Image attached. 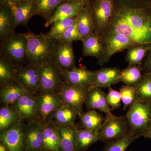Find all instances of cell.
<instances>
[{"label": "cell", "instance_id": "cell-1", "mask_svg": "<svg viewBox=\"0 0 151 151\" xmlns=\"http://www.w3.org/2000/svg\"><path fill=\"white\" fill-rule=\"evenodd\" d=\"M113 32L125 35L137 45L151 44L149 0H114L113 18L106 33Z\"/></svg>", "mask_w": 151, "mask_h": 151}, {"label": "cell", "instance_id": "cell-2", "mask_svg": "<svg viewBox=\"0 0 151 151\" xmlns=\"http://www.w3.org/2000/svg\"><path fill=\"white\" fill-rule=\"evenodd\" d=\"M24 35L28 40L25 65L41 67L52 62L56 40L42 33L35 35L29 32Z\"/></svg>", "mask_w": 151, "mask_h": 151}, {"label": "cell", "instance_id": "cell-3", "mask_svg": "<svg viewBox=\"0 0 151 151\" xmlns=\"http://www.w3.org/2000/svg\"><path fill=\"white\" fill-rule=\"evenodd\" d=\"M126 116L130 132L139 137H145L151 127V102L134 101L130 106Z\"/></svg>", "mask_w": 151, "mask_h": 151}, {"label": "cell", "instance_id": "cell-4", "mask_svg": "<svg viewBox=\"0 0 151 151\" xmlns=\"http://www.w3.org/2000/svg\"><path fill=\"white\" fill-rule=\"evenodd\" d=\"M28 40L24 34L15 33L1 41L0 57L15 66L25 65Z\"/></svg>", "mask_w": 151, "mask_h": 151}, {"label": "cell", "instance_id": "cell-5", "mask_svg": "<svg viewBox=\"0 0 151 151\" xmlns=\"http://www.w3.org/2000/svg\"><path fill=\"white\" fill-rule=\"evenodd\" d=\"M89 3L95 33L100 37L110 27L114 12V0H91Z\"/></svg>", "mask_w": 151, "mask_h": 151}, {"label": "cell", "instance_id": "cell-6", "mask_svg": "<svg viewBox=\"0 0 151 151\" xmlns=\"http://www.w3.org/2000/svg\"><path fill=\"white\" fill-rule=\"evenodd\" d=\"M100 39L103 45V52L97 61V64L99 65H103L108 62L115 53L137 45L127 36L118 33H105Z\"/></svg>", "mask_w": 151, "mask_h": 151}, {"label": "cell", "instance_id": "cell-7", "mask_svg": "<svg viewBox=\"0 0 151 151\" xmlns=\"http://www.w3.org/2000/svg\"><path fill=\"white\" fill-rule=\"evenodd\" d=\"M129 132V125L126 116L106 115L100 131V141L106 143L116 140L126 136Z\"/></svg>", "mask_w": 151, "mask_h": 151}, {"label": "cell", "instance_id": "cell-8", "mask_svg": "<svg viewBox=\"0 0 151 151\" xmlns=\"http://www.w3.org/2000/svg\"><path fill=\"white\" fill-rule=\"evenodd\" d=\"M40 67L22 65L16 66L14 81L30 92L36 95L40 91Z\"/></svg>", "mask_w": 151, "mask_h": 151}, {"label": "cell", "instance_id": "cell-9", "mask_svg": "<svg viewBox=\"0 0 151 151\" xmlns=\"http://www.w3.org/2000/svg\"><path fill=\"white\" fill-rule=\"evenodd\" d=\"M40 91L60 93L65 85L61 76V70L52 62L40 67Z\"/></svg>", "mask_w": 151, "mask_h": 151}, {"label": "cell", "instance_id": "cell-10", "mask_svg": "<svg viewBox=\"0 0 151 151\" xmlns=\"http://www.w3.org/2000/svg\"><path fill=\"white\" fill-rule=\"evenodd\" d=\"M26 122L24 131L23 151H43L42 122L40 119Z\"/></svg>", "mask_w": 151, "mask_h": 151}, {"label": "cell", "instance_id": "cell-11", "mask_svg": "<svg viewBox=\"0 0 151 151\" xmlns=\"http://www.w3.org/2000/svg\"><path fill=\"white\" fill-rule=\"evenodd\" d=\"M40 120L46 122L49 116L63 104L60 93L51 91H40L35 95Z\"/></svg>", "mask_w": 151, "mask_h": 151}, {"label": "cell", "instance_id": "cell-12", "mask_svg": "<svg viewBox=\"0 0 151 151\" xmlns=\"http://www.w3.org/2000/svg\"><path fill=\"white\" fill-rule=\"evenodd\" d=\"M25 122L20 119L1 132L0 141L10 151H23L24 131Z\"/></svg>", "mask_w": 151, "mask_h": 151}, {"label": "cell", "instance_id": "cell-13", "mask_svg": "<svg viewBox=\"0 0 151 151\" xmlns=\"http://www.w3.org/2000/svg\"><path fill=\"white\" fill-rule=\"evenodd\" d=\"M10 105L17 113L20 119L25 122L40 119L35 94L27 92Z\"/></svg>", "mask_w": 151, "mask_h": 151}, {"label": "cell", "instance_id": "cell-14", "mask_svg": "<svg viewBox=\"0 0 151 151\" xmlns=\"http://www.w3.org/2000/svg\"><path fill=\"white\" fill-rule=\"evenodd\" d=\"M89 87V86H71L65 84L60 93L62 97L63 103L73 107L80 116L83 113L82 108Z\"/></svg>", "mask_w": 151, "mask_h": 151}, {"label": "cell", "instance_id": "cell-15", "mask_svg": "<svg viewBox=\"0 0 151 151\" xmlns=\"http://www.w3.org/2000/svg\"><path fill=\"white\" fill-rule=\"evenodd\" d=\"M56 42L52 62L61 70H69L76 67L72 42Z\"/></svg>", "mask_w": 151, "mask_h": 151}, {"label": "cell", "instance_id": "cell-16", "mask_svg": "<svg viewBox=\"0 0 151 151\" xmlns=\"http://www.w3.org/2000/svg\"><path fill=\"white\" fill-rule=\"evenodd\" d=\"M61 74L63 81L67 85L87 86L94 82V72L88 70L85 66L61 70Z\"/></svg>", "mask_w": 151, "mask_h": 151}, {"label": "cell", "instance_id": "cell-17", "mask_svg": "<svg viewBox=\"0 0 151 151\" xmlns=\"http://www.w3.org/2000/svg\"><path fill=\"white\" fill-rule=\"evenodd\" d=\"M84 104L88 111L97 109L106 115L112 114L107 102V94L100 87L93 84L89 86Z\"/></svg>", "mask_w": 151, "mask_h": 151}, {"label": "cell", "instance_id": "cell-18", "mask_svg": "<svg viewBox=\"0 0 151 151\" xmlns=\"http://www.w3.org/2000/svg\"><path fill=\"white\" fill-rule=\"evenodd\" d=\"M122 70L117 67H106L95 70L93 85L106 88L121 81Z\"/></svg>", "mask_w": 151, "mask_h": 151}, {"label": "cell", "instance_id": "cell-19", "mask_svg": "<svg viewBox=\"0 0 151 151\" xmlns=\"http://www.w3.org/2000/svg\"><path fill=\"white\" fill-rule=\"evenodd\" d=\"M36 0H24L14 4L9 5L17 26H24L27 27L30 19L34 16Z\"/></svg>", "mask_w": 151, "mask_h": 151}, {"label": "cell", "instance_id": "cell-20", "mask_svg": "<svg viewBox=\"0 0 151 151\" xmlns=\"http://www.w3.org/2000/svg\"><path fill=\"white\" fill-rule=\"evenodd\" d=\"M17 27L10 6L0 4V41L16 33Z\"/></svg>", "mask_w": 151, "mask_h": 151}, {"label": "cell", "instance_id": "cell-21", "mask_svg": "<svg viewBox=\"0 0 151 151\" xmlns=\"http://www.w3.org/2000/svg\"><path fill=\"white\" fill-rule=\"evenodd\" d=\"M55 124L60 138V151H78L76 141L77 127L75 124L66 126Z\"/></svg>", "mask_w": 151, "mask_h": 151}, {"label": "cell", "instance_id": "cell-22", "mask_svg": "<svg viewBox=\"0 0 151 151\" xmlns=\"http://www.w3.org/2000/svg\"><path fill=\"white\" fill-rule=\"evenodd\" d=\"M42 122L43 151H60V138L56 124L52 122Z\"/></svg>", "mask_w": 151, "mask_h": 151}, {"label": "cell", "instance_id": "cell-23", "mask_svg": "<svg viewBox=\"0 0 151 151\" xmlns=\"http://www.w3.org/2000/svg\"><path fill=\"white\" fill-rule=\"evenodd\" d=\"M78 116V113L74 108L63 103L49 116L46 122L65 126L73 125Z\"/></svg>", "mask_w": 151, "mask_h": 151}, {"label": "cell", "instance_id": "cell-24", "mask_svg": "<svg viewBox=\"0 0 151 151\" xmlns=\"http://www.w3.org/2000/svg\"><path fill=\"white\" fill-rule=\"evenodd\" d=\"M89 2L82 6L76 17L78 31L82 38L95 33Z\"/></svg>", "mask_w": 151, "mask_h": 151}, {"label": "cell", "instance_id": "cell-25", "mask_svg": "<svg viewBox=\"0 0 151 151\" xmlns=\"http://www.w3.org/2000/svg\"><path fill=\"white\" fill-rule=\"evenodd\" d=\"M83 5L65 1L58 7L51 17L46 21L45 26L47 27L53 24L55 22L75 17Z\"/></svg>", "mask_w": 151, "mask_h": 151}, {"label": "cell", "instance_id": "cell-26", "mask_svg": "<svg viewBox=\"0 0 151 151\" xmlns=\"http://www.w3.org/2000/svg\"><path fill=\"white\" fill-rule=\"evenodd\" d=\"M28 92L15 81L1 86V104L2 105H12L22 96Z\"/></svg>", "mask_w": 151, "mask_h": 151}, {"label": "cell", "instance_id": "cell-27", "mask_svg": "<svg viewBox=\"0 0 151 151\" xmlns=\"http://www.w3.org/2000/svg\"><path fill=\"white\" fill-rule=\"evenodd\" d=\"M82 51L84 56H92L100 59L103 52V47L100 37L95 33L82 38Z\"/></svg>", "mask_w": 151, "mask_h": 151}, {"label": "cell", "instance_id": "cell-28", "mask_svg": "<svg viewBox=\"0 0 151 151\" xmlns=\"http://www.w3.org/2000/svg\"><path fill=\"white\" fill-rule=\"evenodd\" d=\"M80 122L83 129L100 132L105 120L103 115L94 110L83 112L79 116Z\"/></svg>", "mask_w": 151, "mask_h": 151}, {"label": "cell", "instance_id": "cell-29", "mask_svg": "<svg viewBox=\"0 0 151 151\" xmlns=\"http://www.w3.org/2000/svg\"><path fill=\"white\" fill-rule=\"evenodd\" d=\"M78 151H85L93 144L100 141V132L86 129H77L76 134Z\"/></svg>", "mask_w": 151, "mask_h": 151}, {"label": "cell", "instance_id": "cell-30", "mask_svg": "<svg viewBox=\"0 0 151 151\" xmlns=\"http://www.w3.org/2000/svg\"><path fill=\"white\" fill-rule=\"evenodd\" d=\"M65 0H36L34 15H40L48 21L58 7Z\"/></svg>", "mask_w": 151, "mask_h": 151}, {"label": "cell", "instance_id": "cell-31", "mask_svg": "<svg viewBox=\"0 0 151 151\" xmlns=\"http://www.w3.org/2000/svg\"><path fill=\"white\" fill-rule=\"evenodd\" d=\"M127 50L126 59L129 65H142L146 56L151 50V44L138 45Z\"/></svg>", "mask_w": 151, "mask_h": 151}, {"label": "cell", "instance_id": "cell-32", "mask_svg": "<svg viewBox=\"0 0 151 151\" xmlns=\"http://www.w3.org/2000/svg\"><path fill=\"white\" fill-rule=\"evenodd\" d=\"M142 65H129L122 70L121 81L126 85L136 86L142 79L144 73Z\"/></svg>", "mask_w": 151, "mask_h": 151}, {"label": "cell", "instance_id": "cell-33", "mask_svg": "<svg viewBox=\"0 0 151 151\" xmlns=\"http://www.w3.org/2000/svg\"><path fill=\"white\" fill-rule=\"evenodd\" d=\"M136 89L134 101L151 102V73L144 72L142 79Z\"/></svg>", "mask_w": 151, "mask_h": 151}, {"label": "cell", "instance_id": "cell-34", "mask_svg": "<svg viewBox=\"0 0 151 151\" xmlns=\"http://www.w3.org/2000/svg\"><path fill=\"white\" fill-rule=\"evenodd\" d=\"M20 120L18 115L10 105H2L0 108V132L8 129Z\"/></svg>", "mask_w": 151, "mask_h": 151}, {"label": "cell", "instance_id": "cell-35", "mask_svg": "<svg viewBox=\"0 0 151 151\" xmlns=\"http://www.w3.org/2000/svg\"><path fill=\"white\" fill-rule=\"evenodd\" d=\"M139 137L129 132L123 137L105 143L104 149L102 151H125L128 147Z\"/></svg>", "mask_w": 151, "mask_h": 151}, {"label": "cell", "instance_id": "cell-36", "mask_svg": "<svg viewBox=\"0 0 151 151\" xmlns=\"http://www.w3.org/2000/svg\"><path fill=\"white\" fill-rule=\"evenodd\" d=\"M15 69L12 63L0 57V87L14 81Z\"/></svg>", "mask_w": 151, "mask_h": 151}, {"label": "cell", "instance_id": "cell-37", "mask_svg": "<svg viewBox=\"0 0 151 151\" xmlns=\"http://www.w3.org/2000/svg\"><path fill=\"white\" fill-rule=\"evenodd\" d=\"M76 20V17L55 22L50 31L45 34L53 40H57L63 34L68 28L75 23Z\"/></svg>", "mask_w": 151, "mask_h": 151}, {"label": "cell", "instance_id": "cell-38", "mask_svg": "<svg viewBox=\"0 0 151 151\" xmlns=\"http://www.w3.org/2000/svg\"><path fill=\"white\" fill-rule=\"evenodd\" d=\"M136 86L123 85L120 89L122 101L124 104V110L131 106L134 101L136 95Z\"/></svg>", "mask_w": 151, "mask_h": 151}, {"label": "cell", "instance_id": "cell-39", "mask_svg": "<svg viewBox=\"0 0 151 151\" xmlns=\"http://www.w3.org/2000/svg\"><path fill=\"white\" fill-rule=\"evenodd\" d=\"M82 39V37L78 31L76 20L75 23L68 28L63 34L57 40L73 42L74 41H81Z\"/></svg>", "mask_w": 151, "mask_h": 151}, {"label": "cell", "instance_id": "cell-40", "mask_svg": "<svg viewBox=\"0 0 151 151\" xmlns=\"http://www.w3.org/2000/svg\"><path fill=\"white\" fill-rule=\"evenodd\" d=\"M108 92L107 94V100L108 105L113 109L119 108L121 106L122 95L120 92L108 87Z\"/></svg>", "mask_w": 151, "mask_h": 151}, {"label": "cell", "instance_id": "cell-41", "mask_svg": "<svg viewBox=\"0 0 151 151\" xmlns=\"http://www.w3.org/2000/svg\"><path fill=\"white\" fill-rule=\"evenodd\" d=\"M142 66L144 72L151 73V50L144 60Z\"/></svg>", "mask_w": 151, "mask_h": 151}, {"label": "cell", "instance_id": "cell-42", "mask_svg": "<svg viewBox=\"0 0 151 151\" xmlns=\"http://www.w3.org/2000/svg\"><path fill=\"white\" fill-rule=\"evenodd\" d=\"M24 0H0V4L12 5Z\"/></svg>", "mask_w": 151, "mask_h": 151}, {"label": "cell", "instance_id": "cell-43", "mask_svg": "<svg viewBox=\"0 0 151 151\" xmlns=\"http://www.w3.org/2000/svg\"><path fill=\"white\" fill-rule=\"evenodd\" d=\"M72 2L77 3L81 5H84L89 2L91 0H65Z\"/></svg>", "mask_w": 151, "mask_h": 151}, {"label": "cell", "instance_id": "cell-44", "mask_svg": "<svg viewBox=\"0 0 151 151\" xmlns=\"http://www.w3.org/2000/svg\"><path fill=\"white\" fill-rule=\"evenodd\" d=\"M0 151H10L2 142H0Z\"/></svg>", "mask_w": 151, "mask_h": 151}, {"label": "cell", "instance_id": "cell-45", "mask_svg": "<svg viewBox=\"0 0 151 151\" xmlns=\"http://www.w3.org/2000/svg\"><path fill=\"white\" fill-rule=\"evenodd\" d=\"M145 137L150 138L151 139V127L149 129L148 131L147 132V134L145 136Z\"/></svg>", "mask_w": 151, "mask_h": 151}, {"label": "cell", "instance_id": "cell-46", "mask_svg": "<svg viewBox=\"0 0 151 151\" xmlns=\"http://www.w3.org/2000/svg\"><path fill=\"white\" fill-rule=\"evenodd\" d=\"M149 1L151 3V0H149Z\"/></svg>", "mask_w": 151, "mask_h": 151}]
</instances>
